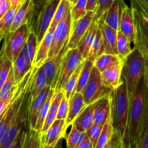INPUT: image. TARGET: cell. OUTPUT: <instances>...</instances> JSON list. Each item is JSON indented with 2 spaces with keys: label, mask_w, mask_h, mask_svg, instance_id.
I'll use <instances>...</instances> for the list:
<instances>
[{
  "label": "cell",
  "mask_w": 148,
  "mask_h": 148,
  "mask_svg": "<svg viewBox=\"0 0 148 148\" xmlns=\"http://www.w3.org/2000/svg\"><path fill=\"white\" fill-rule=\"evenodd\" d=\"M69 100H68L67 98L64 95L62 101H61L60 104H59L56 119L66 120V118H67L68 113H69Z\"/></svg>",
  "instance_id": "cell-44"
},
{
  "label": "cell",
  "mask_w": 148,
  "mask_h": 148,
  "mask_svg": "<svg viewBox=\"0 0 148 148\" xmlns=\"http://www.w3.org/2000/svg\"><path fill=\"white\" fill-rule=\"evenodd\" d=\"M120 63H122V62L118 55L104 53L95 59L93 64L100 72H102Z\"/></svg>",
  "instance_id": "cell-28"
},
{
  "label": "cell",
  "mask_w": 148,
  "mask_h": 148,
  "mask_svg": "<svg viewBox=\"0 0 148 148\" xmlns=\"http://www.w3.org/2000/svg\"><path fill=\"white\" fill-rule=\"evenodd\" d=\"M60 1L61 0H49L45 8L40 14L36 25L31 31L37 36L38 44L50 27L56 10Z\"/></svg>",
  "instance_id": "cell-9"
},
{
  "label": "cell",
  "mask_w": 148,
  "mask_h": 148,
  "mask_svg": "<svg viewBox=\"0 0 148 148\" xmlns=\"http://www.w3.org/2000/svg\"><path fill=\"white\" fill-rule=\"evenodd\" d=\"M114 133V129L113 127L112 118H111V114L108 116V119L106 121L105 124L103 126V129L101 130V134L98 138V143L95 148H103L110 141L111 137H113Z\"/></svg>",
  "instance_id": "cell-33"
},
{
  "label": "cell",
  "mask_w": 148,
  "mask_h": 148,
  "mask_svg": "<svg viewBox=\"0 0 148 148\" xmlns=\"http://www.w3.org/2000/svg\"><path fill=\"white\" fill-rule=\"evenodd\" d=\"M72 10L68 12L66 17L59 22L54 29L51 46L49 53V58L57 55L62 49L67 44L70 36L72 25Z\"/></svg>",
  "instance_id": "cell-8"
},
{
  "label": "cell",
  "mask_w": 148,
  "mask_h": 148,
  "mask_svg": "<svg viewBox=\"0 0 148 148\" xmlns=\"http://www.w3.org/2000/svg\"><path fill=\"white\" fill-rule=\"evenodd\" d=\"M120 139H121V138L119 137L118 134H117L116 133L114 132L113 137H111V139L110 140V141L108 142V143H107L106 145V146L103 148H115L116 145V144H117V143H118L119 140Z\"/></svg>",
  "instance_id": "cell-52"
},
{
  "label": "cell",
  "mask_w": 148,
  "mask_h": 148,
  "mask_svg": "<svg viewBox=\"0 0 148 148\" xmlns=\"http://www.w3.org/2000/svg\"><path fill=\"white\" fill-rule=\"evenodd\" d=\"M122 65L123 62L101 72V81L104 86L114 90L122 83Z\"/></svg>",
  "instance_id": "cell-17"
},
{
  "label": "cell",
  "mask_w": 148,
  "mask_h": 148,
  "mask_svg": "<svg viewBox=\"0 0 148 148\" xmlns=\"http://www.w3.org/2000/svg\"><path fill=\"white\" fill-rule=\"evenodd\" d=\"M77 0H74V1H73V3H72V5H73V4H75V3L77 2Z\"/></svg>",
  "instance_id": "cell-61"
},
{
  "label": "cell",
  "mask_w": 148,
  "mask_h": 148,
  "mask_svg": "<svg viewBox=\"0 0 148 148\" xmlns=\"http://www.w3.org/2000/svg\"><path fill=\"white\" fill-rule=\"evenodd\" d=\"M69 1H70V2L72 3H72H73V1H74V0H69Z\"/></svg>",
  "instance_id": "cell-62"
},
{
  "label": "cell",
  "mask_w": 148,
  "mask_h": 148,
  "mask_svg": "<svg viewBox=\"0 0 148 148\" xmlns=\"http://www.w3.org/2000/svg\"><path fill=\"white\" fill-rule=\"evenodd\" d=\"M55 90L51 88V90H50V92L49 94V96H48L47 99L45 101V103H43V106L40 108V111L38 113V119H37V123H36V127H35L34 130H36V131L40 132L43 128V124L45 122V120H46V116L48 115V113H49V108H50L52 98H53V95H54Z\"/></svg>",
  "instance_id": "cell-36"
},
{
  "label": "cell",
  "mask_w": 148,
  "mask_h": 148,
  "mask_svg": "<svg viewBox=\"0 0 148 148\" xmlns=\"http://www.w3.org/2000/svg\"><path fill=\"white\" fill-rule=\"evenodd\" d=\"M99 29L101 30L103 39L105 53L118 55L117 51V35L118 30L112 28L104 21L103 17L98 21Z\"/></svg>",
  "instance_id": "cell-14"
},
{
  "label": "cell",
  "mask_w": 148,
  "mask_h": 148,
  "mask_svg": "<svg viewBox=\"0 0 148 148\" xmlns=\"http://www.w3.org/2000/svg\"><path fill=\"white\" fill-rule=\"evenodd\" d=\"M19 7H11L10 10L0 19V41L10 33L14 15Z\"/></svg>",
  "instance_id": "cell-34"
},
{
  "label": "cell",
  "mask_w": 148,
  "mask_h": 148,
  "mask_svg": "<svg viewBox=\"0 0 148 148\" xmlns=\"http://www.w3.org/2000/svg\"><path fill=\"white\" fill-rule=\"evenodd\" d=\"M12 67V62L8 58H7L4 61V64H3L2 69L0 72V90H1L7 78L8 77V75L11 71Z\"/></svg>",
  "instance_id": "cell-46"
},
{
  "label": "cell",
  "mask_w": 148,
  "mask_h": 148,
  "mask_svg": "<svg viewBox=\"0 0 148 148\" xmlns=\"http://www.w3.org/2000/svg\"><path fill=\"white\" fill-rule=\"evenodd\" d=\"M135 148H148V125Z\"/></svg>",
  "instance_id": "cell-51"
},
{
  "label": "cell",
  "mask_w": 148,
  "mask_h": 148,
  "mask_svg": "<svg viewBox=\"0 0 148 148\" xmlns=\"http://www.w3.org/2000/svg\"><path fill=\"white\" fill-rule=\"evenodd\" d=\"M26 44H27V49H28L29 55H30L32 64H33V62H34L35 58H36V53H37L38 47V40L37 36L33 32H30V33H29Z\"/></svg>",
  "instance_id": "cell-41"
},
{
  "label": "cell",
  "mask_w": 148,
  "mask_h": 148,
  "mask_svg": "<svg viewBox=\"0 0 148 148\" xmlns=\"http://www.w3.org/2000/svg\"><path fill=\"white\" fill-rule=\"evenodd\" d=\"M32 69L33 67L28 65L25 59L20 53L15 61L12 62V69L16 84L20 83Z\"/></svg>",
  "instance_id": "cell-30"
},
{
  "label": "cell",
  "mask_w": 148,
  "mask_h": 148,
  "mask_svg": "<svg viewBox=\"0 0 148 148\" xmlns=\"http://www.w3.org/2000/svg\"><path fill=\"white\" fill-rule=\"evenodd\" d=\"M84 62L78 66L77 69L75 71V72L69 77V79H67V81L65 83L63 90H62V91L64 92V96L68 100H70L71 98L77 92V86L78 79H79V74H80L81 69H82Z\"/></svg>",
  "instance_id": "cell-31"
},
{
  "label": "cell",
  "mask_w": 148,
  "mask_h": 148,
  "mask_svg": "<svg viewBox=\"0 0 148 148\" xmlns=\"http://www.w3.org/2000/svg\"><path fill=\"white\" fill-rule=\"evenodd\" d=\"M126 6L124 0H114L103 17L106 23L112 28L119 30L121 16Z\"/></svg>",
  "instance_id": "cell-18"
},
{
  "label": "cell",
  "mask_w": 148,
  "mask_h": 148,
  "mask_svg": "<svg viewBox=\"0 0 148 148\" xmlns=\"http://www.w3.org/2000/svg\"><path fill=\"white\" fill-rule=\"evenodd\" d=\"M51 90V88L47 85L36 97L31 98L28 110V127L30 128L35 129L36 127L38 113L47 99Z\"/></svg>",
  "instance_id": "cell-15"
},
{
  "label": "cell",
  "mask_w": 148,
  "mask_h": 148,
  "mask_svg": "<svg viewBox=\"0 0 148 148\" xmlns=\"http://www.w3.org/2000/svg\"><path fill=\"white\" fill-rule=\"evenodd\" d=\"M32 7H33V4L30 0H25L23 1V4L19 7L16 12L11 28H10V33L14 32L23 25H27L30 20Z\"/></svg>",
  "instance_id": "cell-22"
},
{
  "label": "cell",
  "mask_w": 148,
  "mask_h": 148,
  "mask_svg": "<svg viewBox=\"0 0 148 148\" xmlns=\"http://www.w3.org/2000/svg\"><path fill=\"white\" fill-rule=\"evenodd\" d=\"M98 0H88L87 4V11H95Z\"/></svg>",
  "instance_id": "cell-55"
},
{
  "label": "cell",
  "mask_w": 148,
  "mask_h": 148,
  "mask_svg": "<svg viewBox=\"0 0 148 148\" xmlns=\"http://www.w3.org/2000/svg\"><path fill=\"white\" fill-rule=\"evenodd\" d=\"M114 0H98L96 9H95V15L93 21L98 22L100 19L105 16L108 9L111 6Z\"/></svg>",
  "instance_id": "cell-42"
},
{
  "label": "cell",
  "mask_w": 148,
  "mask_h": 148,
  "mask_svg": "<svg viewBox=\"0 0 148 148\" xmlns=\"http://www.w3.org/2000/svg\"><path fill=\"white\" fill-rule=\"evenodd\" d=\"M135 22L136 36L134 45L144 56L148 55V19L137 9L132 7Z\"/></svg>",
  "instance_id": "cell-10"
},
{
  "label": "cell",
  "mask_w": 148,
  "mask_h": 148,
  "mask_svg": "<svg viewBox=\"0 0 148 148\" xmlns=\"http://www.w3.org/2000/svg\"><path fill=\"white\" fill-rule=\"evenodd\" d=\"M56 145H53V146H44V148H55V146Z\"/></svg>",
  "instance_id": "cell-59"
},
{
  "label": "cell",
  "mask_w": 148,
  "mask_h": 148,
  "mask_svg": "<svg viewBox=\"0 0 148 148\" xmlns=\"http://www.w3.org/2000/svg\"><path fill=\"white\" fill-rule=\"evenodd\" d=\"M30 32L28 25L25 24L4 38L6 56L12 62H14L20 54L27 42Z\"/></svg>",
  "instance_id": "cell-7"
},
{
  "label": "cell",
  "mask_w": 148,
  "mask_h": 148,
  "mask_svg": "<svg viewBox=\"0 0 148 148\" xmlns=\"http://www.w3.org/2000/svg\"><path fill=\"white\" fill-rule=\"evenodd\" d=\"M66 49H67V44L62 49V51L57 55L48 58L47 60L43 64L45 72H46V78H47L48 85H49L53 89H54L56 86L58 72H59L62 59Z\"/></svg>",
  "instance_id": "cell-13"
},
{
  "label": "cell",
  "mask_w": 148,
  "mask_h": 148,
  "mask_svg": "<svg viewBox=\"0 0 148 148\" xmlns=\"http://www.w3.org/2000/svg\"><path fill=\"white\" fill-rule=\"evenodd\" d=\"M7 56H6L5 53V46L4 43H3L2 46H1V49H0V72H1V69H2L3 64H4V61L7 59Z\"/></svg>",
  "instance_id": "cell-53"
},
{
  "label": "cell",
  "mask_w": 148,
  "mask_h": 148,
  "mask_svg": "<svg viewBox=\"0 0 148 148\" xmlns=\"http://www.w3.org/2000/svg\"><path fill=\"white\" fill-rule=\"evenodd\" d=\"M88 106L84 101L83 96L81 92H76L75 95L69 100V113L67 118L66 119V123L67 127H70L77 117L81 114L82 111Z\"/></svg>",
  "instance_id": "cell-21"
},
{
  "label": "cell",
  "mask_w": 148,
  "mask_h": 148,
  "mask_svg": "<svg viewBox=\"0 0 148 148\" xmlns=\"http://www.w3.org/2000/svg\"><path fill=\"white\" fill-rule=\"evenodd\" d=\"M15 85H17V84L15 82L14 72H13L12 67L11 71H10V74L8 75V77L7 78L4 85H3L2 88H1V90H0V98L2 96H4L7 92H8Z\"/></svg>",
  "instance_id": "cell-45"
},
{
  "label": "cell",
  "mask_w": 148,
  "mask_h": 148,
  "mask_svg": "<svg viewBox=\"0 0 148 148\" xmlns=\"http://www.w3.org/2000/svg\"><path fill=\"white\" fill-rule=\"evenodd\" d=\"M64 95L63 91H59V92H55L53 95V98H52L50 108H49V113L46 116L45 122L43 124V128H42L40 134H43L48 130L49 127L52 125L53 122L56 120V116H57L58 109H59V104H60L62 98Z\"/></svg>",
  "instance_id": "cell-24"
},
{
  "label": "cell",
  "mask_w": 148,
  "mask_h": 148,
  "mask_svg": "<svg viewBox=\"0 0 148 148\" xmlns=\"http://www.w3.org/2000/svg\"><path fill=\"white\" fill-rule=\"evenodd\" d=\"M95 15V11H88L85 16L72 21L70 36L67 43L68 49L77 48L79 41L93 21Z\"/></svg>",
  "instance_id": "cell-11"
},
{
  "label": "cell",
  "mask_w": 148,
  "mask_h": 148,
  "mask_svg": "<svg viewBox=\"0 0 148 148\" xmlns=\"http://www.w3.org/2000/svg\"><path fill=\"white\" fill-rule=\"evenodd\" d=\"M76 148H93L86 132H82L79 144Z\"/></svg>",
  "instance_id": "cell-48"
},
{
  "label": "cell",
  "mask_w": 148,
  "mask_h": 148,
  "mask_svg": "<svg viewBox=\"0 0 148 148\" xmlns=\"http://www.w3.org/2000/svg\"><path fill=\"white\" fill-rule=\"evenodd\" d=\"M55 148H62L60 147V145H59V142L57 143V144H56V145L55 146Z\"/></svg>",
  "instance_id": "cell-60"
},
{
  "label": "cell",
  "mask_w": 148,
  "mask_h": 148,
  "mask_svg": "<svg viewBox=\"0 0 148 148\" xmlns=\"http://www.w3.org/2000/svg\"><path fill=\"white\" fill-rule=\"evenodd\" d=\"M48 85L47 78L43 65L39 68H36L33 78L30 85V91L31 98H34L40 91L43 90Z\"/></svg>",
  "instance_id": "cell-25"
},
{
  "label": "cell",
  "mask_w": 148,
  "mask_h": 148,
  "mask_svg": "<svg viewBox=\"0 0 148 148\" xmlns=\"http://www.w3.org/2000/svg\"><path fill=\"white\" fill-rule=\"evenodd\" d=\"M93 104L94 123L103 125L111 112V94L98 100Z\"/></svg>",
  "instance_id": "cell-20"
},
{
  "label": "cell",
  "mask_w": 148,
  "mask_h": 148,
  "mask_svg": "<svg viewBox=\"0 0 148 148\" xmlns=\"http://www.w3.org/2000/svg\"><path fill=\"white\" fill-rule=\"evenodd\" d=\"M98 29H99V26H98V22L92 21L88 30H87L78 44V49L85 59L88 58L90 50L95 40Z\"/></svg>",
  "instance_id": "cell-23"
},
{
  "label": "cell",
  "mask_w": 148,
  "mask_h": 148,
  "mask_svg": "<svg viewBox=\"0 0 148 148\" xmlns=\"http://www.w3.org/2000/svg\"><path fill=\"white\" fill-rule=\"evenodd\" d=\"M148 125V91L145 78L139 82L130 101L124 148H135Z\"/></svg>",
  "instance_id": "cell-1"
},
{
  "label": "cell",
  "mask_w": 148,
  "mask_h": 148,
  "mask_svg": "<svg viewBox=\"0 0 148 148\" xmlns=\"http://www.w3.org/2000/svg\"><path fill=\"white\" fill-rule=\"evenodd\" d=\"M103 125L93 123L90 126V127L87 130L86 133L88 134V137L89 138L90 141L92 143V145L93 148L95 147L97 143H98V138H99L101 130L103 129Z\"/></svg>",
  "instance_id": "cell-43"
},
{
  "label": "cell",
  "mask_w": 148,
  "mask_h": 148,
  "mask_svg": "<svg viewBox=\"0 0 148 148\" xmlns=\"http://www.w3.org/2000/svg\"><path fill=\"white\" fill-rule=\"evenodd\" d=\"M145 56V81L148 91V55Z\"/></svg>",
  "instance_id": "cell-54"
},
{
  "label": "cell",
  "mask_w": 148,
  "mask_h": 148,
  "mask_svg": "<svg viewBox=\"0 0 148 148\" xmlns=\"http://www.w3.org/2000/svg\"><path fill=\"white\" fill-rule=\"evenodd\" d=\"M104 53H105V46H104L103 39L101 30L98 29L95 38L94 40L92 46H91L89 54H88V58L86 59L94 62L97 58L99 57L101 55H102Z\"/></svg>",
  "instance_id": "cell-35"
},
{
  "label": "cell",
  "mask_w": 148,
  "mask_h": 148,
  "mask_svg": "<svg viewBox=\"0 0 148 148\" xmlns=\"http://www.w3.org/2000/svg\"><path fill=\"white\" fill-rule=\"evenodd\" d=\"M111 118L114 132L124 140L128 121L130 98L124 80L111 92Z\"/></svg>",
  "instance_id": "cell-2"
},
{
  "label": "cell",
  "mask_w": 148,
  "mask_h": 148,
  "mask_svg": "<svg viewBox=\"0 0 148 148\" xmlns=\"http://www.w3.org/2000/svg\"><path fill=\"white\" fill-rule=\"evenodd\" d=\"M72 4L69 0H61L60 3H59V6L56 10L51 26L56 27L58 23L62 21L66 17L68 12L72 10Z\"/></svg>",
  "instance_id": "cell-38"
},
{
  "label": "cell",
  "mask_w": 148,
  "mask_h": 148,
  "mask_svg": "<svg viewBox=\"0 0 148 148\" xmlns=\"http://www.w3.org/2000/svg\"><path fill=\"white\" fill-rule=\"evenodd\" d=\"M112 90L104 86L101 81V72L96 67L93 66L90 77L81 93L87 105L94 103L95 101L108 95Z\"/></svg>",
  "instance_id": "cell-6"
},
{
  "label": "cell",
  "mask_w": 148,
  "mask_h": 148,
  "mask_svg": "<svg viewBox=\"0 0 148 148\" xmlns=\"http://www.w3.org/2000/svg\"><path fill=\"white\" fill-rule=\"evenodd\" d=\"M5 111H4V112L3 113V114H1V115H0V124H1V121H2L3 118H4V114H5Z\"/></svg>",
  "instance_id": "cell-58"
},
{
  "label": "cell",
  "mask_w": 148,
  "mask_h": 148,
  "mask_svg": "<svg viewBox=\"0 0 148 148\" xmlns=\"http://www.w3.org/2000/svg\"><path fill=\"white\" fill-rule=\"evenodd\" d=\"M115 148H124V145H123V142L122 140L120 139L119 140V142L117 143L116 145Z\"/></svg>",
  "instance_id": "cell-57"
},
{
  "label": "cell",
  "mask_w": 148,
  "mask_h": 148,
  "mask_svg": "<svg viewBox=\"0 0 148 148\" xmlns=\"http://www.w3.org/2000/svg\"><path fill=\"white\" fill-rule=\"evenodd\" d=\"M33 78V77H32ZM31 82V81H30ZM30 85L26 89L18 109L16 111L12 122L0 143V148H9L12 145L19 135L20 132L28 126V110L31 100L30 91Z\"/></svg>",
  "instance_id": "cell-4"
},
{
  "label": "cell",
  "mask_w": 148,
  "mask_h": 148,
  "mask_svg": "<svg viewBox=\"0 0 148 148\" xmlns=\"http://www.w3.org/2000/svg\"><path fill=\"white\" fill-rule=\"evenodd\" d=\"M55 27H56L50 26L48 31L45 34L44 37L43 38L41 41L39 43L37 53H36V58H35L33 64V68H37L38 69L40 66H41L49 58V51H50L51 46Z\"/></svg>",
  "instance_id": "cell-16"
},
{
  "label": "cell",
  "mask_w": 148,
  "mask_h": 148,
  "mask_svg": "<svg viewBox=\"0 0 148 148\" xmlns=\"http://www.w3.org/2000/svg\"><path fill=\"white\" fill-rule=\"evenodd\" d=\"M132 7L137 9L148 19V0H130Z\"/></svg>",
  "instance_id": "cell-47"
},
{
  "label": "cell",
  "mask_w": 148,
  "mask_h": 148,
  "mask_svg": "<svg viewBox=\"0 0 148 148\" xmlns=\"http://www.w3.org/2000/svg\"><path fill=\"white\" fill-rule=\"evenodd\" d=\"M85 60L78 48L70 49L67 48L58 72L56 86L54 88L55 92L62 91L69 77Z\"/></svg>",
  "instance_id": "cell-5"
},
{
  "label": "cell",
  "mask_w": 148,
  "mask_h": 148,
  "mask_svg": "<svg viewBox=\"0 0 148 148\" xmlns=\"http://www.w3.org/2000/svg\"><path fill=\"white\" fill-rule=\"evenodd\" d=\"M68 127L66 120L56 119L42 136L43 146L56 145L62 138L65 137Z\"/></svg>",
  "instance_id": "cell-12"
},
{
  "label": "cell",
  "mask_w": 148,
  "mask_h": 148,
  "mask_svg": "<svg viewBox=\"0 0 148 148\" xmlns=\"http://www.w3.org/2000/svg\"><path fill=\"white\" fill-rule=\"evenodd\" d=\"M25 0H10L11 7H19Z\"/></svg>",
  "instance_id": "cell-56"
},
{
  "label": "cell",
  "mask_w": 148,
  "mask_h": 148,
  "mask_svg": "<svg viewBox=\"0 0 148 148\" xmlns=\"http://www.w3.org/2000/svg\"><path fill=\"white\" fill-rule=\"evenodd\" d=\"M93 66V62H90L88 59H85L83 65H82L80 74H79L77 86V92H81L83 88H85L90 77L91 72H92Z\"/></svg>",
  "instance_id": "cell-37"
},
{
  "label": "cell",
  "mask_w": 148,
  "mask_h": 148,
  "mask_svg": "<svg viewBox=\"0 0 148 148\" xmlns=\"http://www.w3.org/2000/svg\"><path fill=\"white\" fill-rule=\"evenodd\" d=\"M88 1V0H77V1L72 5V17L73 21L81 18L86 14L88 12L87 11Z\"/></svg>",
  "instance_id": "cell-40"
},
{
  "label": "cell",
  "mask_w": 148,
  "mask_h": 148,
  "mask_svg": "<svg viewBox=\"0 0 148 148\" xmlns=\"http://www.w3.org/2000/svg\"><path fill=\"white\" fill-rule=\"evenodd\" d=\"M132 42L130 39L124 36L120 30H118V35H117V51H118V56L121 59V62H124L127 56L132 51Z\"/></svg>",
  "instance_id": "cell-32"
},
{
  "label": "cell",
  "mask_w": 148,
  "mask_h": 148,
  "mask_svg": "<svg viewBox=\"0 0 148 148\" xmlns=\"http://www.w3.org/2000/svg\"><path fill=\"white\" fill-rule=\"evenodd\" d=\"M27 127H28V126H27ZM27 127H25V128L20 132V133L19 134V135L17 136V137L16 138V140H14V143H12V145L9 148H23L25 133V130Z\"/></svg>",
  "instance_id": "cell-49"
},
{
  "label": "cell",
  "mask_w": 148,
  "mask_h": 148,
  "mask_svg": "<svg viewBox=\"0 0 148 148\" xmlns=\"http://www.w3.org/2000/svg\"><path fill=\"white\" fill-rule=\"evenodd\" d=\"M23 148H44L40 132L27 127L25 133Z\"/></svg>",
  "instance_id": "cell-29"
},
{
  "label": "cell",
  "mask_w": 148,
  "mask_h": 148,
  "mask_svg": "<svg viewBox=\"0 0 148 148\" xmlns=\"http://www.w3.org/2000/svg\"><path fill=\"white\" fill-rule=\"evenodd\" d=\"M11 8L10 0H0V19Z\"/></svg>",
  "instance_id": "cell-50"
},
{
  "label": "cell",
  "mask_w": 148,
  "mask_h": 148,
  "mask_svg": "<svg viewBox=\"0 0 148 148\" xmlns=\"http://www.w3.org/2000/svg\"><path fill=\"white\" fill-rule=\"evenodd\" d=\"M94 123V104L88 105L81 114L77 117L73 122L77 128L82 132H86L87 130Z\"/></svg>",
  "instance_id": "cell-26"
},
{
  "label": "cell",
  "mask_w": 148,
  "mask_h": 148,
  "mask_svg": "<svg viewBox=\"0 0 148 148\" xmlns=\"http://www.w3.org/2000/svg\"><path fill=\"white\" fill-rule=\"evenodd\" d=\"M145 76V56L138 47L134 46L132 51L123 62L122 77L125 82L130 101Z\"/></svg>",
  "instance_id": "cell-3"
},
{
  "label": "cell",
  "mask_w": 148,
  "mask_h": 148,
  "mask_svg": "<svg viewBox=\"0 0 148 148\" xmlns=\"http://www.w3.org/2000/svg\"><path fill=\"white\" fill-rule=\"evenodd\" d=\"M119 30L130 39L132 43H134L136 36V27L134 14H133L132 7H129L127 5L126 6L123 11L121 22H120Z\"/></svg>",
  "instance_id": "cell-19"
},
{
  "label": "cell",
  "mask_w": 148,
  "mask_h": 148,
  "mask_svg": "<svg viewBox=\"0 0 148 148\" xmlns=\"http://www.w3.org/2000/svg\"><path fill=\"white\" fill-rule=\"evenodd\" d=\"M26 89H27V88H26ZM25 92H23V95H20L17 99H16L15 101H14V102H13L8 107V108H7V109L6 110L5 114H4V118H3L2 121H1V124H0V143H1V141H2L3 138H4V135H5L9 127H10V124H11L12 120L16 111H17V109H18L19 106H20V103H21V101H22V98H23Z\"/></svg>",
  "instance_id": "cell-27"
},
{
  "label": "cell",
  "mask_w": 148,
  "mask_h": 148,
  "mask_svg": "<svg viewBox=\"0 0 148 148\" xmlns=\"http://www.w3.org/2000/svg\"><path fill=\"white\" fill-rule=\"evenodd\" d=\"M70 127L71 130L69 134L66 137H65L66 148H76L77 145L79 144L82 132L77 128L75 124H72Z\"/></svg>",
  "instance_id": "cell-39"
}]
</instances>
